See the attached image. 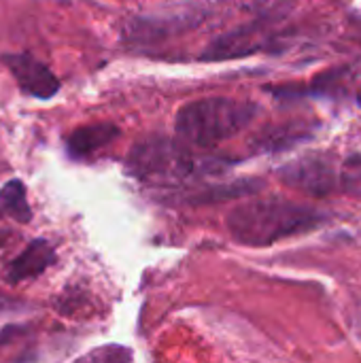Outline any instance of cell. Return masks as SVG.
Listing matches in <instances>:
<instances>
[{
	"label": "cell",
	"mask_w": 361,
	"mask_h": 363,
	"mask_svg": "<svg viewBox=\"0 0 361 363\" xmlns=\"http://www.w3.org/2000/svg\"><path fill=\"white\" fill-rule=\"evenodd\" d=\"M313 132H315V123H306V121H289L283 125H272L255 138V149L260 151L289 149L298 145L300 140L311 138Z\"/></svg>",
	"instance_id": "11"
},
{
	"label": "cell",
	"mask_w": 361,
	"mask_h": 363,
	"mask_svg": "<svg viewBox=\"0 0 361 363\" xmlns=\"http://www.w3.org/2000/svg\"><path fill=\"white\" fill-rule=\"evenodd\" d=\"M262 187H264V183L257 179H240V181H232V183H223V185H204L198 189H181V191H177L174 200H179L183 204H191V206H202V204L228 202V200L243 198V196H253Z\"/></svg>",
	"instance_id": "7"
},
{
	"label": "cell",
	"mask_w": 361,
	"mask_h": 363,
	"mask_svg": "<svg viewBox=\"0 0 361 363\" xmlns=\"http://www.w3.org/2000/svg\"><path fill=\"white\" fill-rule=\"evenodd\" d=\"M2 64L19 89L36 100H51L60 91V79L30 53H4Z\"/></svg>",
	"instance_id": "6"
},
{
	"label": "cell",
	"mask_w": 361,
	"mask_h": 363,
	"mask_svg": "<svg viewBox=\"0 0 361 363\" xmlns=\"http://www.w3.org/2000/svg\"><path fill=\"white\" fill-rule=\"evenodd\" d=\"M349 28H351L353 40L361 45V13H353V15L349 17Z\"/></svg>",
	"instance_id": "15"
},
{
	"label": "cell",
	"mask_w": 361,
	"mask_h": 363,
	"mask_svg": "<svg viewBox=\"0 0 361 363\" xmlns=\"http://www.w3.org/2000/svg\"><path fill=\"white\" fill-rule=\"evenodd\" d=\"M228 162L213 155H200L189 149L183 140H172L168 136H147L138 140L126 160L128 172L155 187H185L204 177L219 174L226 170Z\"/></svg>",
	"instance_id": "1"
},
{
	"label": "cell",
	"mask_w": 361,
	"mask_h": 363,
	"mask_svg": "<svg viewBox=\"0 0 361 363\" xmlns=\"http://www.w3.org/2000/svg\"><path fill=\"white\" fill-rule=\"evenodd\" d=\"M119 136V128L115 123H89L72 130L66 138V151L72 160H85L100 149L109 147Z\"/></svg>",
	"instance_id": "10"
},
{
	"label": "cell",
	"mask_w": 361,
	"mask_h": 363,
	"mask_svg": "<svg viewBox=\"0 0 361 363\" xmlns=\"http://www.w3.org/2000/svg\"><path fill=\"white\" fill-rule=\"evenodd\" d=\"M0 219H13L19 223H28L32 219L28 191L19 179H13L0 187Z\"/></svg>",
	"instance_id": "12"
},
{
	"label": "cell",
	"mask_w": 361,
	"mask_h": 363,
	"mask_svg": "<svg viewBox=\"0 0 361 363\" xmlns=\"http://www.w3.org/2000/svg\"><path fill=\"white\" fill-rule=\"evenodd\" d=\"M260 106L251 100L202 98L187 102L174 117V130L185 145L213 147L253 123Z\"/></svg>",
	"instance_id": "3"
},
{
	"label": "cell",
	"mask_w": 361,
	"mask_h": 363,
	"mask_svg": "<svg viewBox=\"0 0 361 363\" xmlns=\"http://www.w3.org/2000/svg\"><path fill=\"white\" fill-rule=\"evenodd\" d=\"M340 194L361 198V153H351L340 162Z\"/></svg>",
	"instance_id": "13"
},
{
	"label": "cell",
	"mask_w": 361,
	"mask_h": 363,
	"mask_svg": "<svg viewBox=\"0 0 361 363\" xmlns=\"http://www.w3.org/2000/svg\"><path fill=\"white\" fill-rule=\"evenodd\" d=\"M328 219L315 206H306L287 198L270 196L249 200L230 211L226 225L232 238L247 247H270L283 238L319 228Z\"/></svg>",
	"instance_id": "2"
},
{
	"label": "cell",
	"mask_w": 361,
	"mask_h": 363,
	"mask_svg": "<svg viewBox=\"0 0 361 363\" xmlns=\"http://www.w3.org/2000/svg\"><path fill=\"white\" fill-rule=\"evenodd\" d=\"M55 262V249L45 240H32L6 268V281L9 283H23L30 279L40 277L51 264Z\"/></svg>",
	"instance_id": "9"
},
{
	"label": "cell",
	"mask_w": 361,
	"mask_h": 363,
	"mask_svg": "<svg viewBox=\"0 0 361 363\" xmlns=\"http://www.w3.org/2000/svg\"><path fill=\"white\" fill-rule=\"evenodd\" d=\"M132 362V353L126 347L119 345H109V347H100L94 349L91 353L83 355L81 359L74 363H130Z\"/></svg>",
	"instance_id": "14"
},
{
	"label": "cell",
	"mask_w": 361,
	"mask_h": 363,
	"mask_svg": "<svg viewBox=\"0 0 361 363\" xmlns=\"http://www.w3.org/2000/svg\"><path fill=\"white\" fill-rule=\"evenodd\" d=\"M289 34L291 32L281 30L277 26V19H255L211 40L198 60L228 62V60H240L266 51H283L289 43Z\"/></svg>",
	"instance_id": "4"
},
{
	"label": "cell",
	"mask_w": 361,
	"mask_h": 363,
	"mask_svg": "<svg viewBox=\"0 0 361 363\" xmlns=\"http://www.w3.org/2000/svg\"><path fill=\"white\" fill-rule=\"evenodd\" d=\"M279 181L300 194L326 198L340 194V162L332 153H309L283 168H279Z\"/></svg>",
	"instance_id": "5"
},
{
	"label": "cell",
	"mask_w": 361,
	"mask_h": 363,
	"mask_svg": "<svg viewBox=\"0 0 361 363\" xmlns=\"http://www.w3.org/2000/svg\"><path fill=\"white\" fill-rule=\"evenodd\" d=\"M355 79V72L349 66H340V68H332L328 72H321L319 77H315L309 87H300V85H281L277 89H272L274 96L279 98H300V96H328V98H338L347 91L349 83Z\"/></svg>",
	"instance_id": "8"
},
{
	"label": "cell",
	"mask_w": 361,
	"mask_h": 363,
	"mask_svg": "<svg viewBox=\"0 0 361 363\" xmlns=\"http://www.w3.org/2000/svg\"><path fill=\"white\" fill-rule=\"evenodd\" d=\"M357 104H360V106H361V89H360V91H357Z\"/></svg>",
	"instance_id": "16"
}]
</instances>
